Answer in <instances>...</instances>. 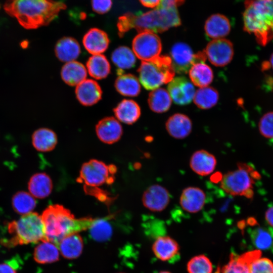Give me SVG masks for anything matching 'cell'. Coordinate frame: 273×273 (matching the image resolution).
<instances>
[{"label":"cell","mask_w":273,"mask_h":273,"mask_svg":"<svg viewBox=\"0 0 273 273\" xmlns=\"http://www.w3.org/2000/svg\"><path fill=\"white\" fill-rule=\"evenodd\" d=\"M4 8L23 28L35 29L49 25L66 5L54 0H7Z\"/></svg>","instance_id":"cell-1"},{"label":"cell","mask_w":273,"mask_h":273,"mask_svg":"<svg viewBox=\"0 0 273 273\" xmlns=\"http://www.w3.org/2000/svg\"><path fill=\"white\" fill-rule=\"evenodd\" d=\"M41 216L46 240L57 245L64 237L88 230L95 219L90 217L76 218L69 209L59 204L50 205Z\"/></svg>","instance_id":"cell-2"},{"label":"cell","mask_w":273,"mask_h":273,"mask_svg":"<svg viewBox=\"0 0 273 273\" xmlns=\"http://www.w3.org/2000/svg\"><path fill=\"white\" fill-rule=\"evenodd\" d=\"M244 4V30L266 45L273 38V0H246Z\"/></svg>","instance_id":"cell-3"},{"label":"cell","mask_w":273,"mask_h":273,"mask_svg":"<svg viewBox=\"0 0 273 273\" xmlns=\"http://www.w3.org/2000/svg\"><path fill=\"white\" fill-rule=\"evenodd\" d=\"M125 14L129 30L135 28L139 32L149 31L161 33L181 24L176 7H158L144 13L128 12Z\"/></svg>","instance_id":"cell-4"},{"label":"cell","mask_w":273,"mask_h":273,"mask_svg":"<svg viewBox=\"0 0 273 273\" xmlns=\"http://www.w3.org/2000/svg\"><path fill=\"white\" fill-rule=\"evenodd\" d=\"M8 231L12 237V245L38 243L46 240L45 230L41 215L31 213L22 215L8 224Z\"/></svg>","instance_id":"cell-5"},{"label":"cell","mask_w":273,"mask_h":273,"mask_svg":"<svg viewBox=\"0 0 273 273\" xmlns=\"http://www.w3.org/2000/svg\"><path fill=\"white\" fill-rule=\"evenodd\" d=\"M138 72L140 82L147 90H154L169 83L175 74L171 59L167 55L159 56L149 61H142Z\"/></svg>","instance_id":"cell-6"},{"label":"cell","mask_w":273,"mask_h":273,"mask_svg":"<svg viewBox=\"0 0 273 273\" xmlns=\"http://www.w3.org/2000/svg\"><path fill=\"white\" fill-rule=\"evenodd\" d=\"M260 176L250 165L239 163L238 169L231 171L221 178L220 188L232 196H244L251 198L253 195V185Z\"/></svg>","instance_id":"cell-7"},{"label":"cell","mask_w":273,"mask_h":273,"mask_svg":"<svg viewBox=\"0 0 273 273\" xmlns=\"http://www.w3.org/2000/svg\"><path fill=\"white\" fill-rule=\"evenodd\" d=\"M116 171L114 165H108L101 161L91 159L81 166L79 180L85 186L99 187L113 183Z\"/></svg>","instance_id":"cell-8"},{"label":"cell","mask_w":273,"mask_h":273,"mask_svg":"<svg viewBox=\"0 0 273 273\" xmlns=\"http://www.w3.org/2000/svg\"><path fill=\"white\" fill-rule=\"evenodd\" d=\"M132 48L135 56L139 59L149 61L159 56L162 51V43L160 38L154 32L143 31L133 39Z\"/></svg>","instance_id":"cell-9"},{"label":"cell","mask_w":273,"mask_h":273,"mask_svg":"<svg viewBox=\"0 0 273 273\" xmlns=\"http://www.w3.org/2000/svg\"><path fill=\"white\" fill-rule=\"evenodd\" d=\"M170 57L174 71L179 74L187 73L194 63L205 60L202 52L194 54L191 47L184 42H177L172 46Z\"/></svg>","instance_id":"cell-10"},{"label":"cell","mask_w":273,"mask_h":273,"mask_svg":"<svg viewBox=\"0 0 273 273\" xmlns=\"http://www.w3.org/2000/svg\"><path fill=\"white\" fill-rule=\"evenodd\" d=\"M204 51L210 63L217 67H223L230 63L234 53L233 43L224 38L212 40Z\"/></svg>","instance_id":"cell-11"},{"label":"cell","mask_w":273,"mask_h":273,"mask_svg":"<svg viewBox=\"0 0 273 273\" xmlns=\"http://www.w3.org/2000/svg\"><path fill=\"white\" fill-rule=\"evenodd\" d=\"M142 200L143 205L148 209L153 212H161L168 205L170 194L165 188L155 184L146 190Z\"/></svg>","instance_id":"cell-12"},{"label":"cell","mask_w":273,"mask_h":273,"mask_svg":"<svg viewBox=\"0 0 273 273\" xmlns=\"http://www.w3.org/2000/svg\"><path fill=\"white\" fill-rule=\"evenodd\" d=\"M168 90L171 99L179 105L190 103L196 92L193 84L184 76L173 78L169 83Z\"/></svg>","instance_id":"cell-13"},{"label":"cell","mask_w":273,"mask_h":273,"mask_svg":"<svg viewBox=\"0 0 273 273\" xmlns=\"http://www.w3.org/2000/svg\"><path fill=\"white\" fill-rule=\"evenodd\" d=\"M95 130L98 139L107 144L116 143L123 134L121 124L113 117H106L101 119L96 124Z\"/></svg>","instance_id":"cell-14"},{"label":"cell","mask_w":273,"mask_h":273,"mask_svg":"<svg viewBox=\"0 0 273 273\" xmlns=\"http://www.w3.org/2000/svg\"><path fill=\"white\" fill-rule=\"evenodd\" d=\"M152 250L155 255L161 261L173 262L179 257V245L169 236L157 237L153 244Z\"/></svg>","instance_id":"cell-15"},{"label":"cell","mask_w":273,"mask_h":273,"mask_svg":"<svg viewBox=\"0 0 273 273\" xmlns=\"http://www.w3.org/2000/svg\"><path fill=\"white\" fill-rule=\"evenodd\" d=\"M82 43L84 48L92 55L101 54L108 48L110 39L104 31L97 28L89 29L84 35Z\"/></svg>","instance_id":"cell-16"},{"label":"cell","mask_w":273,"mask_h":273,"mask_svg":"<svg viewBox=\"0 0 273 273\" xmlns=\"http://www.w3.org/2000/svg\"><path fill=\"white\" fill-rule=\"evenodd\" d=\"M75 95L79 102L84 106H90L101 99L102 90L100 85L93 79H85L78 84Z\"/></svg>","instance_id":"cell-17"},{"label":"cell","mask_w":273,"mask_h":273,"mask_svg":"<svg viewBox=\"0 0 273 273\" xmlns=\"http://www.w3.org/2000/svg\"><path fill=\"white\" fill-rule=\"evenodd\" d=\"M206 202V194L200 188L189 187L183 190L179 203L186 211L194 213L200 211Z\"/></svg>","instance_id":"cell-18"},{"label":"cell","mask_w":273,"mask_h":273,"mask_svg":"<svg viewBox=\"0 0 273 273\" xmlns=\"http://www.w3.org/2000/svg\"><path fill=\"white\" fill-rule=\"evenodd\" d=\"M217 164L215 157L205 150H199L192 155L190 165L192 170L201 176L209 175L214 170Z\"/></svg>","instance_id":"cell-19"},{"label":"cell","mask_w":273,"mask_h":273,"mask_svg":"<svg viewBox=\"0 0 273 273\" xmlns=\"http://www.w3.org/2000/svg\"><path fill=\"white\" fill-rule=\"evenodd\" d=\"M166 129L169 134L176 139H183L191 132L192 122L187 115L176 113L167 120Z\"/></svg>","instance_id":"cell-20"},{"label":"cell","mask_w":273,"mask_h":273,"mask_svg":"<svg viewBox=\"0 0 273 273\" xmlns=\"http://www.w3.org/2000/svg\"><path fill=\"white\" fill-rule=\"evenodd\" d=\"M231 28L230 21L225 16L213 14L206 21L204 30L206 35L209 38L215 39L222 38L228 35Z\"/></svg>","instance_id":"cell-21"},{"label":"cell","mask_w":273,"mask_h":273,"mask_svg":"<svg viewBox=\"0 0 273 273\" xmlns=\"http://www.w3.org/2000/svg\"><path fill=\"white\" fill-rule=\"evenodd\" d=\"M80 52L78 42L71 37L65 36L60 38L55 46L56 56L63 62L74 61L79 57Z\"/></svg>","instance_id":"cell-22"},{"label":"cell","mask_w":273,"mask_h":273,"mask_svg":"<svg viewBox=\"0 0 273 273\" xmlns=\"http://www.w3.org/2000/svg\"><path fill=\"white\" fill-rule=\"evenodd\" d=\"M29 193L35 198L43 199L48 197L53 190V182L49 175L44 172L33 174L28 184Z\"/></svg>","instance_id":"cell-23"},{"label":"cell","mask_w":273,"mask_h":273,"mask_svg":"<svg viewBox=\"0 0 273 273\" xmlns=\"http://www.w3.org/2000/svg\"><path fill=\"white\" fill-rule=\"evenodd\" d=\"M118 120L127 124L135 123L141 116L139 104L132 100L124 99L113 109Z\"/></svg>","instance_id":"cell-24"},{"label":"cell","mask_w":273,"mask_h":273,"mask_svg":"<svg viewBox=\"0 0 273 273\" xmlns=\"http://www.w3.org/2000/svg\"><path fill=\"white\" fill-rule=\"evenodd\" d=\"M63 257L73 259L79 257L83 249V241L78 233L69 235L63 238L58 244Z\"/></svg>","instance_id":"cell-25"},{"label":"cell","mask_w":273,"mask_h":273,"mask_svg":"<svg viewBox=\"0 0 273 273\" xmlns=\"http://www.w3.org/2000/svg\"><path fill=\"white\" fill-rule=\"evenodd\" d=\"M57 143V134L48 128H39L34 131L32 135V145L39 152L51 151L55 149Z\"/></svg>","instance_id":"cell-26"},{"label":"cell","mask_w":273,"mask_h":273,"mask_svg":"<svg viewBox=\"0 0 273 273\" xmlns=\"http://www.w3.org/2000/svg\"><path fill=\"white\" fill-rule=\"evenodd\" d=\"M61 76L65 83L70 86L77 85L87 76L86 69L81 63L73 61L65 64L61 71Z\"/></svg>","instance_id":"cell-27"},{"label":"cell","mask_w":273,"mask_h":273,"mask_svg":"<svg viewBox=\"0 0 273 273\" xmlns=\"http://www.w3.org/2000/svg\"><path fill=\"white\" fill-rule=\"evenodd\" d=\"M60 251L55 243L44 240L39 242L34 249V260L41 264L50 263L58 261L59 259Z\"/></svg>","instance_id":"cell-28"},{"label":"cell","mask_w":273,"mask_h":273,"mask_svg":"<svg viewBox=\"0 0 273 273\" xmlns=\"http://www.w3.org/2000/svg\"><path fill=\"white\" fill-rule=\"evenodd\" d=\"M114 86L120 94L126 97L138 96L141 92V85L138 78L130 73H123L118 75Z\"/></svg>","instance_id":"cell-29"},{"label":"cell","mask_w":273,"mask_h":273,"mask_svg":"<svg viewBox=\"0 0 273 273\" xmlns=\"http://www.w3.org/2000/svg\"><path fill=\"white\" fill-rule=\"evenodd\" d=\"M189 71L191 81L197 86L206 87L213 79L212 70L204 62L194 63Z\"/></svg>","instance_id":"cell-30"},{"label":"cell","mask_w":273,"mask_h":273,"mask_svg":"<svg viewBox=\"0 0 273 273\" xmlns=\"http://www.w3.org/2000/svg\"><path fill=\"white\" fill-rule=\"evenodd\" d=\"M89 74L96 79L106 78L111 71V66L108 59L103 55H94L86 62Z\"/></svg>","instance_id":"cell-31"},{"label":"cell","mask_w":273,"mask_h":273,"mask_svg":"<svg viewBox=\"0 0 273 273\" xmlns=\"http://www.w3.org/2000/svg\"><path fill=\"white\" fill-rule=\"evenodd\" d=\"M148 103L152 111L161 113L169 110L172 100L168 92L163 88H157L150 93Z\"/></svg>","instance_id":"cell-32"},{"label":"cell","mask_w":273,"mask_h":273,"mask_svg":"<svg viewBox=\"0 0 273 273\" xmlns=\"http://www.w3.org/2000/svg\"><path fill=\"white\" fill-rule=\"evenodd\" d=\"M12 204L14 211L23 215L32 212L36 207V201L29 192L20 191L13 196Z\"/></svg>","instance_id":"cell-33"},{"label":"cell","mask_w":273,"mask_h":273,"mask_svg":"<svg viewBox=\"0 0 273 273\" xmlns=\"http://www.w3.org/2000/svg\"><path fill=\"white\" fill-rule=\"evenodd\" d=\"M111 59L119 69H128L134 66L136 62L133 52L126 46H120L112 53Z\"/></svg>","instance_id":"cell-34"},{"label":"cell","mask_w":273,"mask_h":273,"mask_svg":"<svg viewBox=\"0 0 273 273\" xmlns=\"http://www.w3.org/2000/svg\"><path fill=\"white\" fill-rule=\"evenodd\" d=\"M219 94L212 87H204L198 89L195 94L194 102L202 109H208L214 106L217 103Z\"/></svg>","instance_id":"cell-35"},{"label":"cell","mask_w":273,"mask_h":273,"mask_svg":"<svg viewBox=\"0 0 273 273\" xmlns=\"http://www.w3.org/2000/svg\"><path fill=\"white\" fill-rule=\"evenodd\" d=\"M251 239L258 250L273 249V229L272 228L257 227L251 232Z\"/></svg>","instance_id":"cell-36"},{"label":"cell","mask_w":273,"mask_h":273,"mask_svg":"<svg viewBox=\"0 0 273 273\" xmlns=\"http://www.w3.org/2000/svg\"><path fill=\"white\" fill-rule=\"evenodd\" d=\"M88 230L92 238L99 242L109 240L112 234V226L106 218L95 219Z\"/></svg>","instance_id":"cell-37"},{"label":"cell","mask_w":273,"mask_h":273,"mask_svg":"<svg viewBox=\"0 0 273 273\" xmlns=\"http://www.w3.org/2000/svg\"><path fill=\"white\" fill-rule=\"evenodd\" d=\"M188 273H212L213 266L210 260L203 254L192 257L187 265Z\"/></svg>","instance_id":"cell-38"},{"label":"cell","mask_w":273,"mask_h":273,"mask_svg":"<svg viewBox=\"0 0 273 273\" xmlns=\"http://www.w3.org/2000/svg\"><path fill=\"white\" fill-rule=\"evenodd\" d=\"M221 273H249V267L240 256L231 254L228 263L221 269Z\"/></svg>","instance_id":"cell-39"},{"label":"cell","mask_w":273,"mask_h":273,"mask_svg":"<svg viewBox=\"0 0 273 273\" xmlns=\"http://www.w3.org/2000/svg\"><path fill=\"white\" fill-rule=\"evenodd\" d=\"M249 273H273V262L267 258H258L248 265Z\"/></svg>","instance_id":"cell-40"},{"label":"cell","mask_w":273,"mask_h":273,"mask_svg":"<svg viewBox=\"0 0 273 273\" xmlns=\"http://www.w3.org/2000/svg\"><path fill=\"white\" fill-rule=\"evenodd\" d=\"M258 128L263 137L273 139V112H268L263 115L259 121Z\"/></svg>","instance_id":"cell-41"},{"label":"cell","mask_w":273,"mask_h":273,"mask_svg":"<svg viewBox=\"0 0 273 273\" xmlns=\"http://www.w3.org/2000/svg\"><path fill=\"white\" fill-rule=\"evenodd\" d=\"M93 10L99 14H104L110 11L112 6V0H91Z\"/></svg>","instance_id":"cell-42"},{"label":"cell","mask_w":273,"mask_h":273,"mask_svg":"<svg viewBox=\"0 0 273 273\" xmlns=\"http://www.w3.org/2000/svg\"><path fill=\"white\" fill-rule=\"evenodd\" d=\"M185 1V0H161L160 4L158 7H177V6L181 5Z\"/></svg>","instance_id":"cell-43"},{"label":"cell","mask_w":273,"mask_h":273,"mask_svg":"<svg viewBox=\"0 0 273 273\" xmlns=\"http://www.w3.org/2000/svg\"><path fill=\"white\" fill-rule=\"evenodd\" d=\"M0 273H17L14 267L9 263L0 264Z\"/></svg>","instance_id":"cell-44"},{"label":"cell","mask_w":273,"mask_h":273,"mask_svg":"<svg viewBox=\"0 0 273 273\" xmlns=\"http://www.w3.org/2000/svg\"><path fill=\"white\" fill-rule=\"evenodd\" d=\"M143 6L147 8H157L161 2V0H139Z\"/></svg>","instance_id":"cell-45"},{"label":"cell","mask_w":273,"mask_h":273,"mask_svg":"<svg viewBox=\"0 0 273 273\" xmlns=\"http://www.w3.org/2000/svg\"><path fill=\"white\" fill-rule=\"evenodd\" d=\"M265 219L267 224L273 228V206L269 207L266 211Z\"/></svg>","instance_id":"cell-46"},{"label":"cell","mask_w":273,"mask_h":273,"mask_svg":"<svg viewBox=\"0 0 273 273\" xmlns=\"http://www.w3.org/2000/svg\"><path fill=\"white\" fill-rule=\"evenodd\" d=\"M270 64L271 65V67L273 69V54L270 58Z\"/></svg>","instance_id":"cell-47"},{"label":"cell","mask_w":273,"mask_h":273,"mask_svg":"<svg viewBox=\"0 0 273 273\" xmlns=\"http://www.w3.org/2000/svg\"><path fill=\"white\" fill-rule=\"evenodd\" d=\"M158 273H171V272L168 271H161Z\"/></svg>","instance_id":"cell-48"},{"label":"cell","mask_w":273,"mask_h":273,"mask_svg":"<svg viewBox=\"0 0 273 273\" xmlns=\"http://www.w3.org/2000/svg\"><path fill=\"white\" fill-rule=\"evenodd\" d=\"M215 273H221V271H220V269L219 268H218L215 272Z\"/></svg>","instance_id":"cell-49"}]
</instances>
